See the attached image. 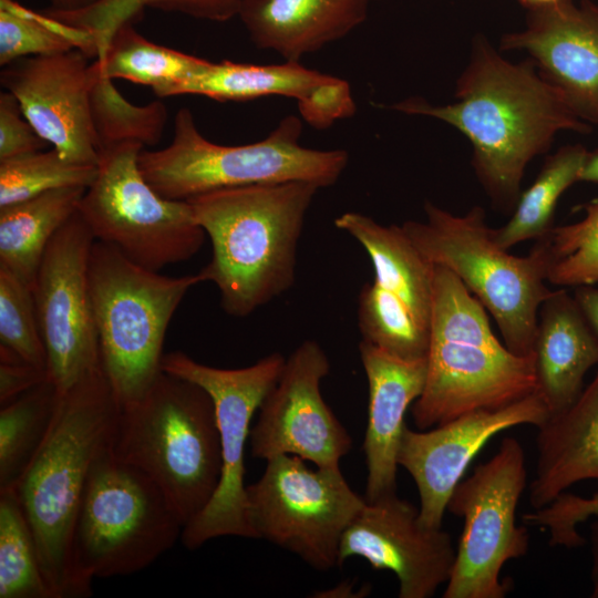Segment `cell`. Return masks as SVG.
<instances>
[{"label":"cell","instance_id":"6da1fadb","mask_svg":"<svg viewBox=\"0 0 598 598\" xmlns=\"http://www.w3.org/2000/svg\"><path fill=\"white\" fill-rule=\"evenodd\" d=\"M454 97L444 105L409 97L388 107L437 118L465 135L477 179L493 206L505 214L518 200L526 166L550 148L559 132L591 131L530 59L513 63L483 35L473 40Z\"/></svg>","mask_w":598,"mask_h":598},{"label":"cell","instance_id":"7a4b0ae2","mask_svg":"<svg viewBox=\"0 0 598 598\" xmlns=\"http://www.w3.org/2000/svg\"><path fill=\"white\" fill-rule=\"evenodd\" d=\"M121 405L103 368L60 392L51 427L13 489L52 598H78L72 536L96 460L112 447Z\"/></svg>","mask_w":598,"mask_h":598},{"label":"cell","instance_id":"3957f363","mask_svg":"<svg viewBox=\"0 0 598 598\" xmlns=\"http://www.w3.org/2000/svg\"><path fill=\"white\" fill-rule=\"evenodd\" d=\"M320 188L285 182L227 188L195 196L196 223L213 246L199 270L220 292L223 309L247 317L291 288L307 212Z\"/></svg>","mask_w":598,"mask_h":598},{"label":"cell","instance_id":"277c9868","mask_svg":"<svg viewBox=\"0 0 598 598\" xmlns=\"http://www.w3.org/2000/svg\"><path fill=\"white\" fill-rule=\"evenodd\" d=\"M426 380L411 414L427 430L465 413L499 409L536 391L535 357L493 333L483 305L447 268L434 265Z\"/></svg>","mask_w":598,"mask_h":598},{"label":"cell","instance_id":"5b68a950","mask_svg":"<svg viewBox=\"0 0 598 598\" xmlns=\"http://www.w3.org/2000/svg\"><path fill=\"white\" fill-rule=\"evenodd\" d=\"M111 453L154 481L185 527L220 482V435L210 395L163 371L140 399L121 405Z\"/></svg>","mask_w":598,"mask_h":598},{"label":"cell","instance_id":"8992f818","mask_svg":"<svg viewBox=\"0 0 598 598\" xmlns=\"http://www.w3.org/2000/svg\"><path fill=\"white\" fill-rule=\"evenodd\" d=\"M301 133V118L288 115L261 141L220 145L208 141L198 131L192 111L182 107L174 118L171 143L161 150H142L138 165L159 195L176 200L260 184L333 185L348 165V153L305 147Z\"/></svg>","mask_w":598,"mask_h":598},{"label":"cell","instance_id":"52a82bcc","mask_svg":"<svg viewBox=\"0 0 598 598\" xmlns=\"http://www.w3.org/2000/svg\"><path fill=\"white\" fill-rule=\"evenodd\" d=\"M90 290L102 368L120 405L140 399L163 372L169 321L202 274L168 277L95 240Z\"/></svg>","mask_w":598,"mask_h":598},{"label":"cell","instance_id":"ba28073f","mask_svg":"<svg viewBox=\"0 0 598 598\" xmlns=\"http://www.w3.org/2000/svg\"><path fill=\"white\" fill-rule=\"evenodd\" d=\"M183 528L159 486L110 448L91 468L74 524L71 558L78 598L92 595L94 578L148 567Z\"/></svg>","mask_w":598,"mask_h":598},{"label":"cell","instance_id":"9c48e42d","mask_svg":"<svg viewBox=\"0 0 598 598\" xmlns=\"http://www.w3.org/2000/svg\"><path fill=\"white\" fill-rule=\"evenodd\" d=\"M424 212L425 221L401 225L415 248L464 283L493 316L512 352L533 354L539 308L553 292L540 251L534 246L525 257L508 254L494 240L481 206L457 216L426 202Z\"/></svg>","mask_w":598,"mask_h":598},{"label":"cell","instance_id":"30bf717a","mask_svg":"<svg viewBox=\"0 0 598 598\" xmlns=\"http://www.w3.org/2000/svg\"><path fill=\"white\" fill-rule=\"evenodd\" d=\"M142 150L137 142L101 150L96 177L78 212L95 240L159 271L192 258L206 234L187 200L163 197L148 184L138 165Z\"/></svg>","mask_w":598,"mask_h":598},{"label":"cell","instance_id":"8fae6325","mask_svg":"<svg viewBox=\"0 0 598 598\" xmlns=\"http://www.w3.org/2000/svg\"><path fill=\"white\" fill-rule=\"evenodd\" d=\"M525 452L505 437L487 462L453 489L446 511L463 518L451 576L443 598H504L511 584L499 579L504 565L525 556L529 534L516 525V509L526 488Z\"/></svg>","mask_w":598,"mask_h":598},{"label":"cell","instance_id":"7c38bea8","mask_svg":"<svg viewBox=\"0 0 598 598\" xmlns=\"http://www.w3.org/2000/svg\"><path fill=\"white\" fill-rule=\"evenodd\" d=\"M246 486V516L255 539L267 542L326 571L339 566L343 533L365 504L339 467L310 470L296 455L266 461Z\"/></svg>","mask_w":598,"mask_h":598},{"label":"cell","instance_id":"4fadbf2b","mask_svg":"<svg viewBox=\"0 0 598 598\" xmlns=\"http://www.w3.org/2000/svg\"><path fill=\"white\" fill-rule=\"evenodd\" d=\"M285 361L274 352L246 368L220 369L182 351L164 354L163 371L198 384L210 395L220 435V482L205 509L183 528L181 538L188 549L216 537L254 538L246 516L245 446L252 416L277 383Z\"/></svg>","mask_w":598,"mask_h":598},{"label":"cell","instance_id":"5bb4252c","mask_svg":"<svg viewBox=\"0 0 598 598\" xmlns=\"http://www.w3.org/2000/svg\"><path fill=\"white\" fill-rule=\"evenodd\" d=\"M94 241L76 210L50 241L32 288L48 377L59 392L102 367L89 275Z\"/></svg>","mask_w":598,"mask_h":598},{"label":"cell","instance_id":"9a60e30c","mask_svg":"<svg viewBox=\"0 0 598 598\" xmlns=\"http://www.w3.org/2000/svg\"><path fill=\"white\" fill-rule=\"evenodd\" d=\"M330 362L315 340L300 343L285 361L277 383L250 429L251 455L268 461L296 455L317 467H339L352 439L321 395Z\"/></svg>","mask_w":598,"mask_h":598},{"label":"cell","instance_id":"2e32d148","mask_svg":"<svg viewBox=\"0 0 598 598\" xmlns=\"http://www.w3.org/2000/svg\"><path fill=\"white\" fill-rule=\"evenodd\" d=\"M549 415L544 399L535 391L504 408L472 411L422 432L405 426L396 461L417 487L420 522L426 527H442L453 489L493 436L524 424L539 427Z\"/></svg>","mask_w":598,"mask_h":598},{"label":"cell","instance_id":"e0dca14e","mask_svg":"<svg viewBox=\"0 0 598 598\" xmlns=\"http://www.w3.org/2000/svg\"><path fill=\"white\" fill-rule=\"evenodd\" d=\"M455 554L446 530L424 526L419 508L392 494L365 501L343 533L339 566L350 557L363 558L373 569L396 576L400 598H430L447 582Z\"/></svg>","mask_w":598,"mask_h":598},{"label":"cell","instance_id":"ac0fdd59","mask_svg":"<svg viewBox=\"0 0 598 598\" xmlns=\"http://www.w3.org/2000/svg\"><path fill=\"white\" fill-rule=\"evenodd\" d=\"M81 50L32 55L2 66L0 82L37 133L73 163L97 165L91 118V63Z\"/></svg>","mask_w":598,"mask_h":598},{"label":"cell","instance_id":"d6986e66","mask_svg":"<svg viewBox=\"0 0 598 598\" xmlns=\"http://www.w3.org/2000/svg\"><path fill=\"white\" fill-rule=\"evenodd\" d=\"M503 51H524L577 117L598 126V3L559 0L529 10L525 28L505 33Z\"/></svg>","mask_w":598,"mask_h":598},{"label":"cell","instance_id":"ffe728a7","mask_svg":"<svg viewBox=\"0 0 598 598\" xmlns=\"http://www.w3.org/2000/svg\"><path fill=\"white\" fill-rule=\"evenodd\" d=\"M359 353L369 390L363 497L374 502L396 494V456L406 426L404 419L424 390L427 364L426 358L404 360L362 340Z\"/></svg>","mask_w":598,"mask_h":598},{"label":"cell","instance_id":"44dd1931","mask_svg":"<svg viewBox=\"0 0 598 598\" xmlns=\"http://www.w3.org/2000/svg\"><path fill=\"white\" fill-rule=\"evenodd\" d=\"M370 0H241L238 17L261 50L299 62L367 18Z\"/></svg>","mask_w":598,"mask_h":598},{"label":"cell","instance_id":"7402d4cb","mask_svg":"<svg viewBox=\"0 0 598 598\" xmlns=\"http://www.w3.org/2000/svg\"><path fill=\"white\" fill-rule=\"evenodd\" d=\"M533 353L536 391L550 415L565 411L581 394L588 370L598 364V338L565 289L542 303Z\"/></svg>","mask_w":598,"mask_h":598},{"label":"cell","instance_id":"603a6c76","mask_svg":"<svg viewBox=\"0 0 598 598\" xmlns=\"http://www.w3.org/2000/svg\"><path fill=\"white\" fill-rule=\"evenodd\" d=\"M536 447L529 486L534 509L547 506L576 483H598V372L568 409L538 427Z\"/></svg>","mask_w":598,"mask_h":598},{"label":"cell","instance_id":"cb8c5ba5","mask_svg":"<svg viewBox=\"0 0 598 598\" xmlns=\"http://www.w3.org/2000/svg\"><path fill=\"white\" fill-rule=\"evenodd\" d=\"M333 223L365 249L373 281L401 299L430 329L434 265L420 254L402 226H384L357 212L343 213Z\"/></svg>","mask_w":598,"mask_h":598},{"label":"cell","instance_id":"d4e9b609","mask_svg":"<svg viewBox=\"0 0 598 598\" xmlns=\"http://www.w3.org/2000/svg\"><path fill=\"white\" fill-rule=\"evenodd\" d=\"M86 188L65 187L0 208V266L33 288L44 252Z\"/></svg>","mask_w":598,"mask_h":598},{"label":"cell","instance_id":"484cf974","mask_svg":"<svg viewBox=\"0 0 598 598\" xmlns=\"http://www.w3.org/2000/svg\"><path fill=\"white\" fill-rule=\"evenodd\" d=\"M99 61L104 74L150 86L158 97L176 95L178 87L210 61L147 40L133 25L121 24Z\"/></svg>","mask_w":598,"mask_h":598},{"label":"cell","instance_id":"4316f807","mask_svg":"<svg viewBox=\"0 0 598 598\" xmlns=\"http://www.w3.org/2000/svg\"><path fill=\"white\" fill-rule=\"evenodd\" d=\"M327 74L299 62L248 64L224 60L209 64L183 83L176 95H203L216 101H249L279 95L299 100Z\"/></svg>","mask_w":598,"mask_h":598},{"label":"cell","instance_id":"83f0119b","mask_svg":"<svg viewBox=\"0 0 598 598\" xmlns=\"http://www.w3.org/2000/svg\"><path fill=\"white\" fill-rule=\"evenodd\" d=\"M588 150L568 144L549 155L532 185L520 192L511 219L493 229L494 240L504 249L526 240H537L554 227V215L560 196L579 182V172Z\"/></svg>","mask_w":598,"mask_h":598},{"label":"cell","instance_id":"f1b7e54d","mask_svg":"<svg viewBox=\"0 0 598 598\" xmlns=\"http://www.w3.org/2000/svg\"><path fill=\"white\" fill-rule=\"evenodd\" d=\"M60 392L47 380L0 411V489L12 487L43 443Z\"/></svg>","mask_w":598,"mask_h":598},{"label":"cell","instance_id":"f546056e","mask_svg":"<svg viewBox=\"0 0 598 598\" xmlns=\"http://www.w3.org/2000/svg\"><path fill=\"white\" fill-rule=\"evenodd\" d=\"M91 118L101 150L124 142L144 146L156 145L167 123V107L161 101L146 105L128 102L107 78L97 60L91 63Z\"/></svg>","mask_w":598,"mask_h":598},{"label":"cell","instance_id":"4dcf8cb0","mask_svg":"<svg viewBox=\"0 0 598 598\" xmlns=\"http://www.w3.org/2000/svg\"><path fill=\"white\" fill-rule=\"evenodd\" d=\"M241 0H100L95 4L73 12L47 13L63 23L90 34L94 56H103L115 30L133 21L145 8L176 12L215 22L228 21L238 14Z\"/></svg>","mask_w":598,"mask_h":598},{"label":"cell","instance_id":"1f68e13d","mask_svg":"<svg viewBox=\"0 0 598 598\" xmlns=\"http://www.w3.org/2000/svg\"><path fill=\"white\" fill-rule=\"evenodd\" d=\"M358 326L362 341L394 357L420 360L427 355L430 329L401 299L374 281L360 291Z\"/></svg>","mask_w":598,"mask_h":598},{"label":"cell","instance_id":"d6a6232c","mask_svg":"<svg viewBox=\"0 0 598 598\" xmlns=\"http://www.w3.org/2000/svg\"><path fill=\"white\" fill-rule=\"evenodd\" d=\"M81 50L94 59L93 42L85 31L48 13H37L16 0H0V65L32 55H53Z\"/></svg>","mask_w":598,"mask_h":598},{"label":"cell","instance_id":"836d02e7","mask_svg":"<svg viewBox=\"0 0 598 598\" xmlns=\"http://www.w3.org/2000/svg\"><path fill=\"white\" fill-rule=\"evenodd\" d=\"M0 598H52L34 537L12 488L0 489Z\"/></svg>","mask_w":598,"mask_h":598},{"label":"cell","instance_id":"e575fe53","mask_svg":"<svg viewBox=\"0 0 598 598\" xmlns=\"http://www.w3.org/2000/svg\"><path fill=\"white\" fill-rule=\"evenodd\" d=\"M584 217L554 226L535 247L546 266V280L555 286L578 287L598 282V198L582 206Z\"/></svg>","mask_w":598,"mask_h":598},{"label":"cell","instance_id":"d590c367","mask_svg":"<svg viewBox=\"0 0 598 598\" xmlns=\"http://www.w3.org/2000/svg\"><path fill=\"white\" fill-rule=\"evenodd\" d=\"M96 173L97 165L70 162L54 148L0 161V208L59 188H87Z\"/></svg>","mask_w":598,"mask_h":598},{"label":"cell","instance_id":"8d00e7d4","mask_svg":"<svg viewBox=\"0 0 598 598\" xmlns=\"http://www.w3.org/2000/svg\"><path fill=\"white\" fill-rule=\"evenodd\" d=\"M0 346L47 370V352L32 288L0 266Z\"/></svg>","mask_w":598,"mask_h":598},{"label":"cell","instance_id":"74e56055","mask_svg":"<svg viewBox=\"0 0 598 598\" xmlns=\"http://www.w3.org/2000/svg\"><path fill=\"white\" fill-rule=\"evenodd\" d=\"M594 516H598V492L590 497L565 492L547 506L526 513L524 520L548 530L550 546L574 548L585 543L578 525Z\"/></svg>","mask_w":598,"mask_h":598},{"label":"cell","instance_id":"f35d334b","mask_svg":"<svg viewBox=\"0 0 598 598\" xmlns=\"http://www.w3.org/2000/svg\"><path fill=\"white\" fill-rule=\"evenodd\" d=\"M297 104L300 117L316 130H326L357 111L350 83L329 74L297 100Z\"/></svg>","mask_w":598,"mask_h":598},{"label":"cell","instance_id":"ab89813d","mask_svg":"<svg viewBox=\"0 0 598 598\" xmlns=\"http://www.w3.org/2000/svg\"><path fill=\"white\" fill-rule=\"evenodd\" d=\"M48 143L24 117L17 99L0 94V161L42 151Z\"/></svg>","mask_w":598,"mask_h":598},{"label":"cell","instance_id":"60d3db41","mask_svg":"<svg viewBox=\"0 0 598 598\" xmlns=\"http://www.w3.org/2000/svg\"><path fill=\"white\" fill-rule=\"evenodd\" d=\"M47 380H49L47 370L24 362L11 350L0 346L1 406Z\"/></svg>","mask_w":598,"mask_h":598},{"label":"cell","instance_id":"b9f144b4","mask_svg":"<svg viewBox=\"0 0 598 598\" xmlns=\"http://www.w3.org/2000/svg\"><path fill=\"white\" fill-rule=\"evenodd\" d=\"M574 298L598 338V288L592 287V285L578 286Z\"/></svg>","mask_w":598,"mask_h":598},{"label":"cell","instance_id":"7bdbcfd3","mask_svg":"<svg viewBox=\"0 0 598 598\" xmlns=\"http://www.w3.org/2000/svg\"><path fill=\"white\" fill-rule=\"evenodd\" d=\"M589 529L591 550V597L598 598V519L591 522Z\"/></svg>","mask_w":598,"mask_h":598},{"label":"cell","instance_id":"ee69618b","mask_svg":"<svg viewBox=\"0 0 598 598\" xmlns=\"http://www.w3.org/2000/svg\"><path fill=\"white\" fill-rule=\"evenodd\" d=\"M578 181L598 184V150L587 152Z\"/></svg>","mask_w":598,"mask_h":598},{"label":"cell","instance_id":"f6af8a7d","mask_svg":"<svg viewBox=\"0 0 598 598\" xmlns=\"http://www.w3.org/2000/svg\"><path fill=\"white\" fill-rule=\"evenodd\" d=\"M51 10L58 12H73L86 9L100 0H48Z\"/></svg>","mask_w":598,"mask_h":598},{"label":"cell","instance_id":"bcb514c9","mask_svg":"<svg viewBox=\"0 0 598 598\" xmlns=\"http://www.w3.org/2000/svg\"><path fill=\"white\" fill-rule=\"evenodd\" d=\"M523 7L529 10L542 9L557 3L559 0H517Z\"/></svg>","mask_w":598,"mask_h":598},{"label":"cell","instance_id":"7dc6e473","mask_svg":"<svg viewBox=\"0 0 598 598\" xmlns=\"http://www.w3.org/2000/svg\"><path fill=\"white\" fill-rule=\"evenodd\" d=\"M371 1V0H370Z\"/></svg>","mask_w":598,"mask_h":598}]
</instances>
